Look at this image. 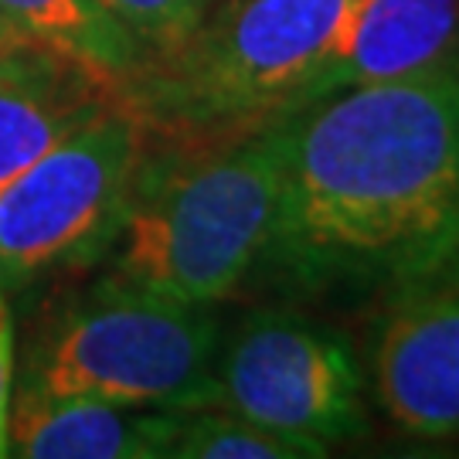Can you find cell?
<instances>
[{
    "label": "cell",
    "instance_id": "1",
    "mask_svg": "<svg viewBox=\"0 0 459 459\" xmlns=\"http://www.w3.org/2000/svg\"><path fill=\"white\" fill-rule=\"evenodd\" d=\"M282 191L263 263L388 307L459 286V68L354 85L276 123Z\"/></svg>",
    "mask_w": 459,
    "mask_h": 459
},
{
    "label": "cell",
    "instance_id": "2",
    "mask_svg": "<svg viewBox=\"0 0 459 459\" xmlns=\"http://www.w3.org/2000/svg\"><path fill=\"white\" fill-rule=\"evenodd\" d=\"M354 0H225L170 51L150 55L116 106L150 150H214L313 102Z\"/></svg>",
    "mask_w": 459,
    "mask_h": 459
},
{
    "label": "cell",
    "instance_id": "3",
    "mask_svg": "<svg viewBox=\"0 0 459 459\" xmlns=\"http://www.w3.org/2000/svg\"><path fill=\"white\" fill-rule=\"evenodd\" d=\"M282 191L279 126L214 150H150L116 231L113 276L214 307L263 263Z\"/></svg>",
    "mask_w": 459,
    "mask_h": 459
},
{
    "label": "cell",
    "instance_id": "4",
    "mask_svg": "<svg viewBox=\"0 0 459 459\" xmlns=\"http://www.w3.org/2000/svg\"><path fill=\"white\" fill-rule=\"evenodd\" d=\"M218 324L109 276L51 327L24 381L51 394H89L133 409H218Z\"/></svg>",
    "mask_w": 459,
    "mask_h": 459
},
{
    "label": "cell",
    "instance_id": "5",
    "mask_svg": "<svg viewBox=\"0 0 459 459\" xmlns=\"http://www.w3.org/2000/svg\"><path fill=\"white\" fill-rule=\"evenodd\" d=\"M147 153L140 123L99 109L0 195V286L21 290L116 238Z\"/></svg>",
    "mask_w": 459,
    "mask_h": 459
},
{
    "label": "cell",
    "instance_id": "6",
    "mask_svg": "<svg viewBox=\"0 0 459 459\" xmlns=\"http://www.w3.org/2000/svg\"><path fill=\"white\" fill-rule=\"evenodd\" d=\"M221 409L327 456L361 439V371L341 333L286 310L252 313L218 361Z\"/></svg>",
    "mask_w": 459,
    "mask_h": 459
},
{
    "label": "cell",
    "instance_id": "7",
    "mask_svg": "<svg viewBox=\"0 0 459 459\" xmlns=\"http://www.w3.org/2000/svg\"><path fill=\"white\" fill-rule=\"evenodd\" d=\"M388 310L371 347L381 409L409 436L459 439V286Z\"/></svg>",
    "mask_w": 459,
    "mask_h": 459
},
{
    "label": "cell",
    "instance_id": "8",
    "mask_svg": "<svg viewBox=\"0 0 459 459\" xmlns=\"http://www.w3.org/2000/svg\"><path fill=\"white\" fill-rule=\"evenodd\" d=\"M456 58L459 0H354L313 85V102L354 85L394 82L456 65Z\"/></svg>",
    "mask_w": 459,
    "mask_h": 459
},
{
    "label": "cell",
    "instance_id": "9",
    "mask_svg": "<svg viewBox=\"0 0 459 459\" xmlns=\"http://www.w3.org/2000/svg\"><path fill=\"white\" fill-rule=\"evenodd\" d=\"M178 426L181 411L51 394L21 381L11 398L7 449L24 459H153L167 456Z\"/></svg>",
    "mask_w": 459,
    "mask_h": 459
},
{
    "label": "cell",
    "instance_id": "10",
    "mask_svg": "<svg viewBox=\"0 0 459 459\" xmlns=\"http://www.w3.org/2000/svg\"><path fill=\"white\" fill-rule=\"evenodd\" d=\"M113 89L82 62L48 48L0 79V195L28 174L48 150L99 109L113 106Z\"/></svg>",
    "mask_w": 459,
    "mask_h": 459
},
{
    "label": "cell",
    "instance_id": "11",
    "mask_svg": "<svg viewBox=\"0 0 459 459\" xmlns=\"http://www.w3.org/2000/svg\"><path fill=\"white\" fill-rule=\"evenodd\" d=\"M0 14L31 38L82 62L113 89V99L143 62L133 34L96 0H0Z\"/></svg>",
    "mask_w": 459,
    "mask_h": 459
},
{
    "label": "cell",
    "instance_id": "12",
    "mask_svg": "<svg viewBox=\"0 0 459 459\" xmlns=\"http://www.w3.org/2000/svg\"><path fill=\"white\" fill-rule=\"evenodd\" d=\"M174 459H320L316 449L248 422L235 411H181L178 436L167 449Z\"/></svg>",
    "mask_w": 459,
    "mask_h": 459
},
{
    "label": "cell",
    "instance_id": "13",
    "mask_svg": "<svg viewBox=\"0 0 459 459\" xmlns=\"http://www.w3.org/2000/svg\"><path fill=\"white\" fill-rule=\"evenodd\" d=\"M133 34L143 58L170 51L197 28L208 0H96Z\"/></svg>",
    "mask_w": 459,
    "mask_h": 459
},
{
    "label": "cell",
    "instance_id": "14",
    "mask_svg": "<svg viewBox=\"0 0 459 459\" xmlns=\"http://www.w3.org/2000/svg\"><path fill=\"white\" fill-rule=\"evenodd\" d=\"M11 398H14V324L0 286V456H11L7 449V426H11Z\"/></svg>",
    "mask_w": 459,
    "mask_h": 459
},
{
    "label": "cell",
    "instance_id": "15",
    "mask_svg": "<svg viewBox=\"0 0 459 459\" xmlns=\"http://www.w3.org/2000/svg\"><path fill=\"white\" fill-rule=\"evenodd\" d=\"M48 48L51 45L31 38L28 31H21L14 21H7V17L0 14V79L17 72V68H24L28 62H34L38 55H45Z\"/></svg>",
    "mask_w": 459,
    "mask_h": 459
},
{
    "label": "cell",
    "instance_id": "16",
    "mask_svg": "<svg viewBox=\"0 0 459 459\" xmlns=\"http://www.w3.org/2000/svg\"><path fill=\"white\" fill-rule=\"evenodd\" d=\"M453 68H459V58H456V65H453Z\"/></svg>",
    "mask_w": 459,
    "mask_h": 459
},
{
    "label": "cell",
    "instance_id": "17",
    "mask_svg": "<svg viewBox=\"0 0 459 459\" xmlns=\"http://www.w3.org/2000/svg\"><path fill=\"white\" fill-rule=\"evenodd\" d=\"M208 4H212V0H208Z\"/></svg>",
    "mask_w": 459,
    "mask_h": 459
}]
</instances>
